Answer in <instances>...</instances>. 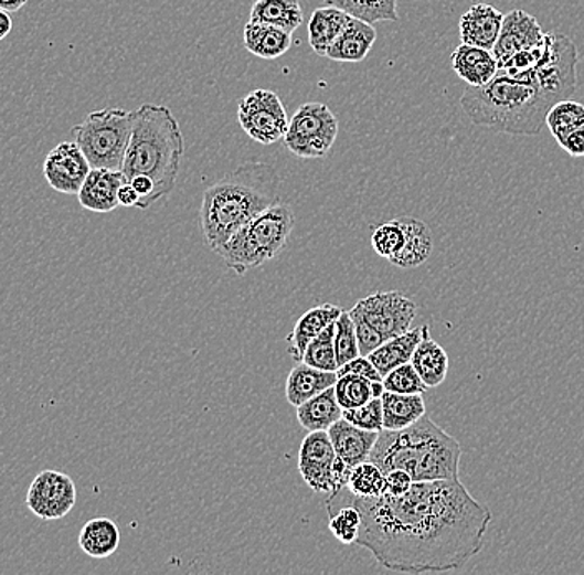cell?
<instances>
[{"label": "cell", "mask_w": 584, "mask_h": 575, "mask_svg": "<svg viewBox=\"0 0 584 575\" xmlns=\"http://www.w3.org/2000/svg\"><path fill=\"white\" fill-rule=\"evenodd\" d=\"M352 504L362 515L355 545L389 571L404 574L465 567L484 547L491 514L460 479L418 481L405 494L359 498L348 488L329 496L326 508Z\"/></svg>", "instance_id": "cell-1"}, {"label": "cell", "mask_w": 584, "mask_h": 575, "mask_svg": "<svg viewBox=\"0 0 584 575\" xmlns=\"http://www.w3.org/2000/svg\"><path fill=\"white\" fill-rule=\"evenodd\" d=\"M279 177L266 163H244L206 188L200 221L204 243L216 253L241 227L279 203Z\"/></svg>", "instance_id": "cell-2"}, {"label": "cell", "mask_w": 584, "mask_h": 575, "mask_svg": "<svg viewBox=\"0 0 584 575\" xmlns=\"http://www.w3.org/2000/svg\"><path fill=\"white\" fill-rule=\"evenodd\" d=\"M460 104L465 115L478 127L533 137L546 127L548 111L558 102L541 90L537 82L498 71L487 85L468 87Z\"/></svg>", "instance_id": "cell-3"}, {"label": "cell", "mask_w": 584, "mask_h": 575, "mask_svg": "<svg viewBox=\"0 0 584 575\" xmlns=\"http://www.w3.org/2000/svg\"><path fill=\"white\" fill-rule=\"evenodd\" d=\"M461 446L427 415L404 429H382L369 461L384 472L404 469L414 482L460 479Z\"/></svg>", "instance_id": "cell-4"}, {"label": "cell", "mask_w": 584, "mask_h": 575, "mask_svg": "<svg viewBox=\"0 0 584 575\" xmlns=\"http://www.w3.org/2000/svg\"><path fill=\"white\" fill-rule=\"evenodd\" d=\"M184 153V138L170 108L145 104L135 110L134 131L125 153V180L138 174L155 183V204L173 193Z\"/></svg>", "instance_id": "cell-5"}, {"label": "cell", "mask_w": 584, "mask_h": 575, "mask_svg": "<svg viewBox=\"0 0 584 575\" xmlns=\"http://www.w3.org/2000/svg\"><path fill=\"white\" fill-rule=\"evenodd\" d=\"M295 221L293 210L279 201L241 227L216 254L226 267L244 276L283 253Z\"/></svg>", "instance_id": "cell-6"}, {"label": "cell", "mask_w": 584, "mask_h": 575, "mask_svg": "<svg viewBox=\"0 0 584 575\" xmlns=\"http://www.w3.org/2000/svg\"><path fill=\"white\" fill-rule=\"evenodd\" d=\"M349 316L355 326L361 355L368 356L382 343L411 330L417 306L405 294L389 290L359 300Z\"/></svg>", "instance_id": "cell-7"}, {"label": "cell", "mask_w": 584, "mask_h": 575, "mask_svg": "<svg viewBox=\"0 0 584 575\" xmlns=\"http://www.w3.org/2000/svg\"><path fill=\"white\" fill-rule=\"evenodd\" d=\"M134 118L135 111L104 108L92 111L81 125L72 128L75 143L92 168L121 170L134 131Z\"/></svg>", "instance_id": "cell-8"}, {"label": "cell", "mask_w": 584, "mask_h": 575, "mask_svg": "<svg viewBox=\"0 0 584 575\" xmlns=\"http://www.w3.org/2000/svg\"><path fill=\"white\" fill-rule=\"evenodd\" d=\"M339 120L331 108L319 102L301 105L284 135V147L302 160L325 158L335 147Z\"/></svg>", "instance_id": "cell-9"}, {"label": "cell", "mask_w": 584, "mask_h": 575, "mask_svg": "<svg viewBox=\"0 0 584 575\" xmlns=\"http://www.w3.org/2000/svg\"><path fill=\"white\" fill-rule=\"evenodd\" d=\"M577 51L563 34L548 32L546 54L540 65L523 81H534L541 90L556 102L567 100L576 92Z\"/></svg>", "instance_id": "cell-10"}, {"label": "cell", "mask_w": 584, "mask_h": 575, "mask_svg": "<svg viewBox=\"0 0 584 575\" xmlns=\"http://www.w3.org/2000/svg\"><path fill=\"white\" fill-rule=\"evenodd\" d=\"M237 121L251 140L266 147L283 140L289 127L286 107L279 95L264 88L251 92L240 102Z\"/></svg>", "instance_id": "cell-11"}, {"label": "cell", "mask_w": 584, "mask_h": 575, "mask_svg": "<svg viewBox=\"0 0 584 575\" xmlns=\"http://www.w3.org/2000/svg\"><path fill=\"white\" fill-rule=\"evenodd\" d=\"M28 508L42 521L65 518L77 502L74 479L65 472L45 469L39 472L28 491Z\"/></svg>", "instance_id": "cell-12"}, {"label": "cell", "mask_w": 584, "mask_h": 575, "mask_svg": "<svg viewBox=\"0 0 584 575\" xmlns=\"http://www.w3.org/2000/svg\"><path fill=\"white\" fill-rule=\"evenodd\" d=\"M92 167L75 141H62L49 151L44 161V178L52 190L62 194H78Z\"/></svg>", "instance_id": "cell-13"}, {"label": "cell", "mask_w": 584, "mask_h": 575, "mask_svg": "<svg viewBox=\"0 0 584 575\" xmlns=\"http://www.w3.org/2000/svg\"><path fill=\"white\" fill-rule=\"evenodd\" d=\"M336 449L328 432H309L299 449V472L316 492H331Z\"/></svg>", "instance_id": "cell-14"}, {"label": "cell", "mask_w": 584, "mask_h": 575, "mask_svg": "<svg viewBox=\"0 0 584 575\" xmlns=\"http://www.w3.org/2000/svg\"><path fill=\"white\" fill-rule=\"evenodd\" d=\"M546 32L538 24L533 15L527 14L521 9L508 12L501 24L500 35L493 47V55L498 62V68L507 64L513 55L524 49L533 47L543 41Z\"/></svg>", "instance_id": "cell-15"}, {"label": "cell", "mask_w": 584, "mask_h": 575, "mask_svg": "<svg viewBox=\"0 0 584 575\" xmlns=\"http://www.w3.org/2000/svg\"><path fill=\"white\" fill-rule=\"evenodd\" d=\"M125 181L127 180L120 170L92 168L77 194L82 207L92 213H112L117 210L120 206L118 191L124 187Z\"/></svg>", "instance_id": "cell-16"}, {"label": "cell", "mask_w": 584, "mask_h": 575, "mask_svg": "<svg viewBox=\"0 0 584 575\" xmlns=\"http://www.w3.org/2000/svg\"><path fill=\"white\" fill-rule=\"evenodd\" d=\"M505 15L493 6L474 4L460 18V42L461 44L474 45V47L488 49L493 51L500 35L501 24Z\"/></svg>", "instance_id": "cell-17"}, {"label": "cell", "mask_w": 584, "mask_h": 575, "mask_svg": "<svg viewBox=\"0 0 584 575\" xmlns=\"http://www.w3.org/2000/svg\"><path fill=\"white\" fill-rule=\"evenodd\" d=\"M375 41H378V31L374 25L361 19L349 18L344 31L336 39L326 57L342 64H358L371 54Z\"/></svg>", "instance_id": "cell-18"}, {"label": "cell", "mask_w": 584, "mask_h": 575, "mask_svg": "<svg viewBox=\"0 0 584 575\" xmlns=\"http://www.w3.org/2000/svg\"><path fill=\"white\" fill-rule=\"evenodd\" d=\"M328 433L331 436L336 455L341 456L352 468L361 465V462L369 461V456H371L379 438V432L359 428V426L349 423L344 416L339 422H336L328 429Z\"/></svg>", "instance_id": "cell-19"}, {"label": "cell", "mask_w": 584, "mask_h": 575, "mask_svg": "<svg viewBox=\"0 0 584 575\" xmlns=\"http://www.w3.org/2000/svg\"><path fill=\"white\" fill-rule=\"evenodd\" d=\"M342 312L344 310L339 306L321 304V306L312 307L308 312L302 313L293 332L286 337L287 343H289L287 352H289L290 359L295 360L296 363L302 362V356H305L311 340L316 339L326 327L335 323Z\"/></svg>", "instance_id": "cell-20"}, {"label": "cell", "mask_w": 584, "mask_h": 575, "mask_svg": "<svg viewBox=\"0 0 584 575\" xmlns=\"http://www.w3.org/2000/svg\"><path fill=\"white\" fill-rule=\"evenodd\" d=\"M452 68L468 87L487 85L498 74V62L488 49L460 44L452 52Z\"/></svg>", "instance_id": "cell-21"}, {"label": "cell", "mask_w": 584, "mask_h": 575, "mask_svg": "<svg viewBox=\"0 0 584 575\" xmlns=\"http://www.w3.org/2000/svg\"><path fill=\"white\" fill-rule=\"evenodd\" d=\"M338 379L339 376L336 372H326V370L315 369L308 363L299 362L287 375V402L298 408L299 405L308 402L312 396L319 395L325 390L335 386Z\"/></svg>", "instance_id": "cell-22"}, {"label": "cell", "mask_w": 584, "mask_h": 575, "mask_svg": "<svg viewBox=\"0 0 584 575\" xmlns=\"http://www.w3.org/2000/svg\"><path fill=\"white\" fill-rule=\"evenodd\" d=\"M404 227L405 243L401 253L395 254L389 263L394 264L399 269H415L427 263L434 249L432 231L424 221L415 217H399Z\"/></svg>", "instance_id": "cell-23"}, {"label": "cell", "mask_w": 584, "mask_h": 575, "mask_svg": "<svg viewBox=\"0 0 584 575\" xmlns=\"http://www.w3.org/2000/svg\"><path fill=\"white\" fill-rule=\"evenodd\" d=\"M243 39L246 51L263 61L283 57L293 45V34L289 32L253 21L244 25Z\"/></svg>", "instance_id": "cell-24"}, {"label": "cell", "mask_w": 584, "mask_h": 575, "mask_svg": "<svg viewBox=\"0 0 584 575\" xmlns=\"http://www.w3.org/2000/svg\"><path fill=\"white\" fill-rule=\"evenodd\" d=\"M411 363L428 388H437L447 379V352L440 343L432 339L431 327L427 323L424 326V337L415 349Z\"/></svg>", "instance_id": "cell-25"}, {"label": "cell", "mask_w": 584, "mask_h": 575, "mask_svg": "<svg viewBox=\"0 0 584 575\" xmlns=\"http://www.w3.org/2000/svg\"><path fill=\"white\" fill-rule=\"evenodd\" d=\"M349 18L351 15L346 14L344 11L335 8V6L316 9L308 25L309 45H311L312 51L321 57H326L336 39L344 31Z\"/></svg>", "instance_id": "cell-26"}, {"label": "cell", "mask_w": 584, "mask_h": 575, "mask_svg": "<svg viewBox=\"0 0 584 575\" xmlns=\"http://www.w3.org/2000/svg\"><path fill=\"white\" fill-rule=\"evenodd\" d=\"M296 409L299 425L305 426L308 432H328L344 416V408L339 405L335 386L312 396Z\"/></svg>", "instance_id": "cell-27"}, {"label": "cell", "mask_w": 584, "mask_h": 575, "mask_svg": "<svg viewBox=\"0 0 584 575\" xmlns=\"http://www.w3.org/2000/svg\"><path fill=\"white\" fill-rule=\"evenodd\" d=\"M422 337H424V326L407 330V332L387 340L374 352L369 353V360L374 363L381 375L385 376L391 370L411 362Z\"/></svg>", "instance_id": "cell-28"}, {"label": "cell", "mask_w": 584, "mask_h": 575, "mask_svg": "<svg viewBox=\"0 0 584 575\" xmlns=\"http://www.w3.org/2000/svg\"><path fill=\"white\" fill-rule=\"evenodd\" d=\"M249 21L295 34L305 21V12L299 0H256L251 9Z\"/></svg>", "instance_id": "cell-29"}, {"label": "cell", "mask_w": 584, "mask_h": 575, "mask_svg": "<svg viewBox=\"0 0 584 575\" xmlns=\"http://www.w3.org/2000/svg\"><path fill=\"white\" fill-rule=\"evenodd\" d=\"M382 413H384V429H404L427 415L425 400L422 395H402V393H382Z\"/></svg>", "instance_id": "cell-30"}, {"label": "cell", "mask_w": 584, "mask_h": 575, "mask_svg": "<svg viewBox=\"0 0 584 575\" xmlns=\"http://www.w3.org/2000/svg\"><path fill=\"white\" fill-rule=\"evenodd\" d=\"M82 551L94 558H107L120 545V529L108 518L91 519L78 535Z\"/></svg>", "instance_id": "cell-31"}, {"label": "cell", "mask_w": 584, "mask_h": 575, "mask_svg": "<svg viewBox=\"0 0 584 575\" xmlns=\"http://www.w3.org/2000/svg\"><path fill=\"white\" fill-rule=\"evenodd\" d=\"M326 4L372 25L399 21L397 0H326Z\"/></svg>", "instance_id": "cell-32"}, {"label": "cell", "mask_w": 584, "mask_h": 575, "mask_svg": "<svg viewBox=\"0 0 584 575\" xmlns=\"http://www.w3.org/2000/svg\"><path fill=\"white\" fill-rule=\"evenodd\" d=\"M339 405L344 409L358 408L372 398H379L384 393L382 382H372L361 375L339 376L335 385Z\"/></svg>", "instance_id": "cell-33"}, {"label": "cell", "mask_w": 584, "mask_h": 575, "mask_svg": "<svg viewBox=\"0 0 584 575\" xmlns=\"http://www.w3.org/2000/svg\"><path fill=\"white\" fill-rule=\"evenodd\" d=\"M544 124H546L548 130L551 131L556 143L560 145L571 131L584 125V105L571 100V98L558 102L548 111Z\"/></svg>", "instance_id": "cell-34"}, {"label": "cell", "mask_w": 584, "mask_h": 575, "mask_svg": "<svg viewBox=\"0 0 584 575\" xmlns=\"http://www.w3.org/2000/svg\"><path fill=\"white\" fill-rule=\"evenodd\" d=\"M348 489L359 498H379L385 492V472L375 462H361L352 468Z\"/></svg>", "instance_id": "cell-35"}, {"label": "cell", "mask_w": 584, "mask_h": 575, "mask_svg": "<svg viewBox=\"0 0 584 575\" xmlns=\"http://www.w3.org/2000/svg\"><path fill=\"white\" fill-rule=\"evenodd\" d=\"M336 322L326 327L306 349L302 362L326 372H338L339 363L335 347Z\"/></svg>", "instance_id": "cell-36"}, {"label": "cell", "mask_w": 584, "mask_h": 575, "mask_svg": "<svg viewBox=\"0 0 584 575\" xmlns=\"http://www.w3.org/2000/svg\"><path fill=\"white\" fill-rule=\"evenodd\" d=\"M329 531L342 544L351 545L358 541L361 532L362 515L352 504L339 505L328 509Z\"/></svg>", "instance_id": "cell-37"}, {"label": "cell", "mask_w": 584, "mask_h": 575, "mask_svg": "<svg viewBox=\"0 0 584 575\" xmlns=\"http://www.w3.org/2000/svg\"><path fill=\"white\" fill-rule=\"evenodd\" d=\"M382 385L387 392L402 393V395H424L428 390L411 362L391 370L382 379Z\"/></svg>", "instance_id": "cell-38"}, {"label": "cell", "mask_w": 584, "mask_h": 575, "mask_svg": "<svg viewBox=\"0 0 584 575\" xmlns=\"http://www.w3.org/2000/svg\"><path fill=\"white\" fill-rule=\"evenodd\" d=\"M335 347L339 366L361 355L358 333H355V326L349 312H342L341 317L336 320Z\"/></svg>", "instance_id": "cell-39"}, {"label": "cell", "mask_w": 584, "mask_h": 575, "mask_svg": "<svg viewBox=\"0 0 584 575\" xmlns=\"http://www.w3.org/2000/svg\"><path fill=\"white\" fill-rule=\"evenodd\" d=\"M405 243L404 227H402L401 220L387 221L381 224L372 234V247L379 256L391 260L395 254L401 253Z\"/></svg>", "instance_id": "cell-40"}, {"label": "cell", "mask_w": 584, "mask_h": 575, "mask_svg": "<svg viewBox=\"0 0 584 575\" xmlns=\"http://www.w3.org/2000/svg\"><path fill=\"white\" fill-rule=\"evenodd\" d=\"M344 418L352 425L369 432H382L384 429V413H382V398H372L365 405L358 408L344 409Z\"/></svg>", "instance_id": "cell-41"}, {"label": "cell", "mask_w": 584, "mask_h": 575, "mask_svg": "<svg viewBox=\"0 0 584 575\" xmlns=\"http://www.w3.org/2000/svg\"><path fill=\"white\" fill-rule=\"evenodd\" d=\"M338 376L344 375H361L365 379L372 380V382H382L384 376L381 375L378 369H375L374 363L369 360V356L359 355L355 356L351 362L346 363V365L339 366Z\"/></svg>", "instance_id": "cell-42"}, {"label": "cell", "mask_w": 584, "mask_h": 575, "mask_svg": "<svg viewBox=\"0 0 584 575\" xmlns=\"http://www.w3.org/2000/svg\"><path fill=\"white\" fill-rule=\"evenodd\" d=\"M414 485V479L404 469H392L385 472V492L384 494L402 496Z\"/></svg>", "instance_id": "cell-43"}, {"label": "cell", "mask_w": 584, "mask_h": 575, "mask_svg": "<svg viewBox=\"0 0 584 575\" xmlns=\"http://www.w3.org/2000/svg\"><path fill=\"white\" fill-rule=\"evenodd\" d=\"M352 466H349L341 456H336L335 465H332V488L329 494L341 491L348 488L349 478H351Z\"/></svg>", "instance_id": "cell-44"}, {"label": "cell", "mask_w": 584, "mask_h": 575, "mask_svg": "<svg viewBox=\"0 0 584 575\" xmlns=\"http://www.w3.org/2000/svg\"><path fill=\"white\" fill-rule=\"evenodd\" d=\"M560 147L566 151L570 157L573 158H583L584 157V125H581L576 130L571 131L563 141H561Z\"/></svg>", "instance_id": "cell-45"}, {"label": "cell", "mask_w": 584, "mask_h": 575, "mask_svg": "<svg viewBox=\"0 0 584 575\" xmlns=\"http://www.w3.org/2000/svg\"><path fill=\"white\" fill-rule=\"evenodd\" d=\"M118 203L124 207H138V203H140V194L128 181H125L124 187L118 191Z\"/></svg>", "instance_id": "cell-46"}, {"label": "cell", "mask_w": 584, "mask_h": 575, "mask_svg": "<svg viewBox=\"0 0 584 575\" xmlns=\"http://www.w3.org/2000/svg\"><path fill=\"white\" fill-rule=\"evenodd\" d=\"M12 25L14 24H12L11 12L0 9V41L9 38L12 32Z\"/></svg>", "instance_id": "cell-47"}, {"label": "cell", "mask_w": 584, "mask_h": 575, "mask_svg": "<svg viewBox=\"0 0 584 575\" xmlns=\"http://www.w3.org/2000/svg\"><path fill=\"white\" fill-rule=\"evenodd\" d=\"M29 0H0V9L8 12H18L28 4Z\"/></svg>", "instance_id": "cell-48"}]
</instances>
